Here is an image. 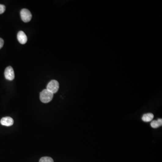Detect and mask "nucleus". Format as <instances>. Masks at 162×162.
Segmentation results:
<instances>
[{"label": "nucleus", "mask_w": 162, "mask_h": 162, "mask_svg": "<svg viewBox=\"0 0 162 162\" xmlns=\"http://www.w3.org/2000/svg\"><path fill=\"white\" fill-rule=\"evenodd\" d=\"M53 93L47 89H44L40 93V99L41 101L44 103H47L51 101L53 98Z\"/></svg>", "instance_id": "obj_1"}, {"label": "nucleus", "mask_w": 162, "mask_h": 162, "mask_svg": "<svg viewBox=\"0 0 162 162\" xmlns=\"http://www.w3.org/2000/svg\"><path fill=\"white\" fill-rule=\"evenodd\" d=\"M59 89V83L57 80H51L48 84L46 89L53 93V94L57 93Z\"/></svg>", "instance_id": "obj_2"}, {"label": "nucleus", "mask_w": 162, "mask_h": 162, "mask_svg": "<svg viewBox=\"0 0 162 162\" xmlns=\"http://www.w3.org/2000/svg\"><path fill=\"white\" fill-rule=\"evenodd\" d=\"M20 16L23 21L25 23L30 21L32 19V16L31 12L26 9H23L21 10Z\"/></svg>", "instance_id": "obj_3"}, {"label": "nucleus", "mask_w": 162, "mask_h": 162, "mask_svg": "<svg viewBox=\"0 0 162 162\" xmlns=\"http://www.w3.org/2000/svg\"><path fill=\"white\" fill-rule=\"evenodd\" d=\"M4 75L6 79L8 80L12 81L15 79V73L12 67L8 66L6 68Z\"/></svg>", "instance_id": "obj_4"}, {"label": "nucleus", "mask_w": 162, "mask_h": 162, "mask_svg": "<svg viewBox=\"0 0 162 162\" xmlns=\"http://www.w3.org/2000/svg\"><path fill=\"white\" fill-rule=\"evenodd\" d=\"M17 39L19 42L21 44H25L27 42V37L24 32L20 31L17 34Z\"/></svg>", "instance_id": "obj_5"}, {"label": "nucleus", "mask_w": 162, "mask_h": 162, "mask_svg": "<svg viewBox=\"0 0 162 162\" xmlns=\"http://www.w3.org/2000/svg\"><path fill=\"white\" fill-rule=\"evenodd\" d=\"M1 123L2 125L5 126H11L14 124V120L10 117H4L1 120Z\"/></svg>", "instance_id": "obj_6"}, {"label": "nucleus", "mask_w": 162, "mask_h": 162, "mask_svg": "<svg viewBox=\"0 0 162 162\" xmlns=\"http://www.w3.org/2000/svg\"><path fill=\"white\" fill-rule=\"evenodd\" d=\"M154 115L152 113H148L144 114L142 117V120L144 122H149L151 121L154 119Z\"/></svg>", "instance_id": "obj_7"}, {"label": "nucleus", "mask_w": 162, "mask_h": 162, "mask_svg": "<svg viewBox=\"0 0 162 162\" xmlns=\"http://www.w3.org/2000/svg\"><path fill=\"white\" fill-rule=\"evenodd\" d=\"M151 127L154 128H157L161 126L162 125V120L161 119H158V120H154L151 122Z\"/></svg>", "instance_id": "obj_8"}, {"label": "nucleus", "mask_w": 162, "mask_h": 162, "mask_svg": "<svg viewBox=\"0 0 162 162\" xmlns=\"http://www.w3.org/2000/svg\"><path fill=\"white\" fill-rule=\"evenodd\" d=\"M39 162H54V161L50 157H44L41 158Z\"/></svg>", "instance_id": "obj_9"}, {"label": "nucleus", "mask_w": 162, "mask_h": 162, "mask_svg": "<svg viewBox=\"0 0 162 162\" xmlns=\"http://www.w3.org/2000/svg\"><path fill=\"white\" fill-rule=\"evenodd\" d=\"M6 10V7L3 5L0 4V15L4 13Z\"/></svg>", "instance_id": "obj_10"}, {"label": "nucleus", "mask_w": 162, "mask_h": 162, "mask_svg": "<svg viewBox=\"0 0 162 162\" xmlns=\"http://www.w3.org/2000/svg\"><path fill=\"white\" fill-rule=\"evenodd\" d=\"M4 44V42L2 39L0 38V49L3 46Z\"/></svg>", "instance_id": "obj_11"}]
</instances>
